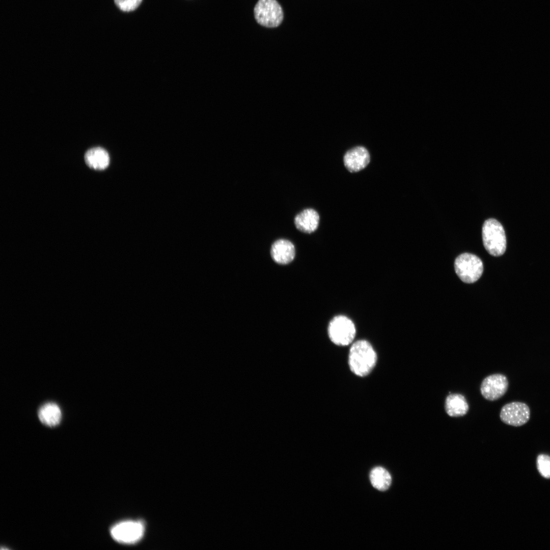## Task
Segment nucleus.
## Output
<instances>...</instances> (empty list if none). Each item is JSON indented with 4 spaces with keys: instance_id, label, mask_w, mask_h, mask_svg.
Segmentation results:
<instances>
[{
    "instance_id": "2",
    "label": "nucleus",
    "mask_w": 550,
    "mask_h": 550,
    "mask_svg": "<svg viewBox=\"0 0 550 550\" xmlns=\"http://www.w3.org/2000/svg\"><path fill=\"white\" fill-rule=\"evenodd\" d=\"M482 239L485 249L493 256L502 255L506 249V238L503 226L497 220H486L482 227Z\"/></svg>"
},
{
    "instance_id": "17",
    "label": "nucleus",
    "mask_w": 550,
    "mask_h": 550,
    "mask_svg": "<svg viewBox=\"0 0 550 550\" xmlns=\"http://www.w3.org/2000/svg\"><path fill=\"white\" fill-rule=\"evenodd\" d=\"M143 0H114L116 6L122 11L130 12L135 10Z\"/></svg>"
},
{
    "instance_id": "7",
    "label": "nucleus",
    "mask_w": 550,
    "mask_h": 550,
    "mask_svg": "<svg viewBox=\"0 0 550 550\" xmlns=\"http://www.w3.org/2000/svg\"><path fill=\"white\" fill-rule=\"evenodd\" d=\"M501 420L505 424L518 427L526 424L530 418V409L524 402L514 401L505 404L500 413Z\"/></svg>"
},
{
    "instance_id": "12",
    "label": "nucleus",
    "mask_w": 550,
    "mask_h": 550,
    "mask_svg": "<svg viewBox=\"0 0 550 550\" xmlns=\"http://www.w3.org/2000/svg\"><path fill=\"white\" fill-rule=\"evenodd\" d=\"M445 410L451 417H459L465 415L469 405L465 397L461 394H449L445 401Z\"/></svg>"
},
{
    "instance_id": "4",
    "label": "nucleus",
    "mask_w": 550,
    "mask_h": 550,
    "mask_svg": "<svg viewBox=\"0 0 550 550\" xmlns=\"http://www.w3.org/2000/svg\"><path fill=\"white\" fill-rule=\"evenodd\" d=\"M456 273L463 282L473 283L477 281L483 271V265L477 256L463 253L458 256L454 262Z\"/></svg>"
},
{
    "instance_id": "1",
    "label": "nucleus",
    "mask_w": 550,
    "mask_h": 550,
    "mask_svg": "<svg viewBox=\"0 0 550 550\" xmlns=\"http://www.w3.org/2000/svg\"><path fill=\"white\" fill-rule=\"evenodd\" d=\"M376 353L371 344L364 340L355 342L351 346L348 356V364L355 375L363 377L368 375L375 366Z\"/></svg>"
},
{
    "instance_id": "16",
    "label": "nucleus",
    "mask_w": 550,
    "mask_h": 550,
    "mask_svg": "<svg viewBox=\"0 0 550 550\" xmlns=\"http://www.w3.org/2000/svg\"><path fill=\"white\" fill-rule=\"evenodd\" d=\"M537 466L542 477L550 478V456L545 454L539 455L537 459Z\"/></svg>"
},
{
    "instance_id": "13",
    "label": "nucleus",
    "mask_w": 550,
    "mask_h": 550,
    "mask_svg": "<svg viewBox=\"0 0 550 550\" xmlns=\"http://www.w3.org/2000/svg\"><path fill=\"white\" fill-rule=\"evenodd\" d=\"M38 417L40 421L44 425L54 427L61 423L62 414L60 406L57 403L49 402L39 407Z\"/></svg>"
},
{
    "instance_id": "9",
    "label": "nucleus",
    "mask_w": 550,
    "mask_h": 550,
    "mask_svg": "<svg viewBox=\"0 0 550 550\" xmlns=\"http://www.w3.org/2000/svg\"><path fill=\"white\" fill-rule=\"evenodd\" d=\"M370 156L368 151L364 147H354L345 154L343 162L346 169L355 173L364 169L369 164Z\"/></svg>"
},
{
    "instance_id": "5",
    "label": "nucleus",
    "mask_w": 550,
    "mask_h": 550,
    "mask_svg": "<svg viewBox=\"0 0 550 550\" xmlns=\"http://www.w3.org/2000/svg\"><path fill=\"white\" fill-rule=\"evenodd\" d=\"M327 332L330 340L335 344L346 346L353 341L356 329L349 318L344 315H338L329 322Z\"/></svg>"
},
{
    "instance_id": "14",
    "label": "nucleus",
    "mask_w": 550,
    "mask_h": 550,
    "mask_svg": "<svg viewBox=\"0 0 550 550\" xmlns=\"http://www.w3.org/2000/svg\"><path fill=\"white\" fill-rule=\"evenodd\" d=\"M85 161L90 168L96 170H103L109 164V156L107 151L101 147L89 149L84 156Z\"/></svg>"
},
{
    "instance_id": "3",
    "label": "nucleus",
    "mask_w": 550,
    "mask_h": 550,
    "mask_svg": "<svg viewBox=\"0 0 550 550\" xmlns=\"http://www.w3.org/2000/svg\"><path fill=\"white\" fill-rule=\"evenodd\" d=\"M255 18L260 25L266 28H276L282 23L284 13L276 0H259L254 9Z\"/></svg>"
},
{
    "instance_id": "10",
    "label": "nucleus",
    "mask_w": 550,
    "mask_h": 550,
    "mask_svg": "<svg viewBox=\"0 0 550 550\" xmlns=\"http://www.w3.org/2000/svg\"><path fill=\"white\" fill-rule=\"evenodd\" d=\"M270 255L274 262L280 264H287L294 258L295 250L293 244L288 240L280 239L274 241L270 249Z\"/></svg>"
},
{
    "instance_id": "8",
    "label": "nucleus",
    "mask_w": 550,
    "mask_h": 550,
    "mask_svg": "<svg viewBox=\"0 0 550 550\" xmlns=\"http://www.w3.org/2000/svg\"><path fill=\"white\" fill-rule=\"evenodd\" d=\"M508 387V380L505 375L492 374L483 379L480 386V392L485 399L493 401L503 396L507 391Z\"/></svg>"
},
{
    "instance_id": "6",
    "label": "nucleus",
    "mask_w": 550,
    "mask_h": 550,
    "mask_svg": "<svg viewBox=\"0 0 550 550\" xmlns=\"http://www.w3.org/2000/svg\"><path fill=\"white\" fill-rule=\"evenodd\" d=\"M144 530V525L141 522L126 520L114 525L111 529V534L119 542L131 544L142 538Z\"/></svg>"
},
{
    "instance_id": "15",
    "label": "nucleus",
    "mask_w": 550,
    "mask_h": 550,
    "mask_svg": "<svg viewBox=\"0 0 550 550\" xmlns=\"http://www.w3.org/2000/svg\"><path fill=\"white\" fill-rule=\"evenodd\" d=\"M369 478L372 485L381 491L387 490L392 482L391 475L386 469L381 466L374 468L370 473Z\"/></svg>"
},
{
    "instance_id": "11",
    "label": "nucleus",
    "mask_w": 550,
    "mask_h": 550,
    "mask_svg": "<svg viewBox=\"0 0 550 550\" xmlns=\"http://www.w3.org/2000/svg\"><path fill=\"white\" fill-rule=\"evenodd\" d=\"M320 217L318 212L312 208L304 209L294 218V224L300 231L311 233L318 228Z\"/></svg>"
}]
</instances>
